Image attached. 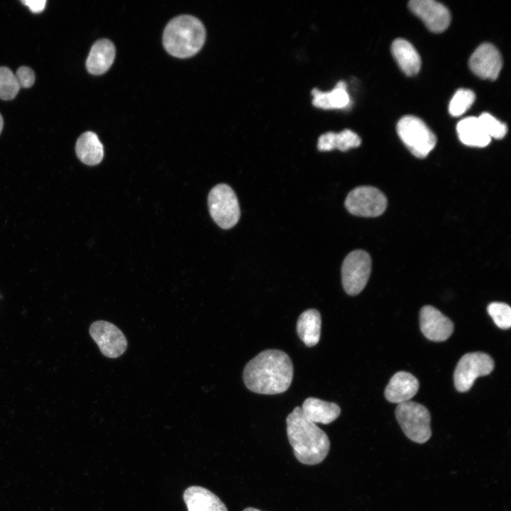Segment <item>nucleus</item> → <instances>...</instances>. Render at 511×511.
<instances>
[{
  "instance_id": "nucleus-1",
  "label": "nucleus",
  "mask_w": 511,
  "mask_h": 511,
  "mask_svg": "<svg viewBox=\"0 0 511 511\" xmlns=\"http://www.w3.org/2000/svg\"><path fill=\"white\" fill-rule=\"evenodd\" d=\"M293 378V364L290 356L278 349L259 353L245 366L243 378L251 391L263 395L285 392Z\"/></svg>"
},
{
  "instance_id": "nucleus-2",
  "label": "nucleus",
  "mask_w": 511,
  "mask_h": 511,
  "mask_svg": "<svg viewBox=\"0 0 511 511\" xmlns=\"http://www.w3.org/2000/svg\"><path fill=\"white\" fill-rule=\"evenodd\" d=\"M287 434L295 458L302 463H321L330 449L327 434L316 424L307 419L301 407H296L286 419Z\"/></svg>"
},
{
  "instance_id": "nucleus-3",
  "label": "nucleus",
  "mask_w": 511,
  "mask_h": 511,
  "mask_svg": "<svg viewBox=\"0 0 511 511\" xmlns=\"http://www.w3.org/2000/svg\"><path fill=\"white\" fill-rule=\"evenodd\" d=\"M206 31L196 17L181 15L173 18L165 26L163 43L172 56L186 58L198 53L204 45Z\"/></svg>"
},
{
  "instance_id": "nucleus-4",
  "label": "nucleus",
  "mask_w": 511,
  "mask_h": 511,
  "mask_svg": "<svg viewBox=\"0 0 511 511\" xmlns=\"http://www.w3.org/2000/svg\"><path fill=\"white\" fill-rule=\"evenodd\" d=\"M395 417L402 432L411 441L424 444L432 436L431 417L428 410L415 402L398 404Z\"/></svg>"
},
{
  "instance_id": "nucleus-5",
  "label": "nucleus",
  "mask_w": 511,
  "mask_h": 511,
  "mask_svg": "<svg viewBox=\"0 0 511 511\" xmlns=\"http://www.w3.org/2000/svg\"><path fill=\"white\" fill-rule=\"evenodd\" d=\"M397 134L417 158H424L434 149L436 138L427 124L414 116H403L397 125Z\"/></svg>"
},
{
  "instance_id": "nucleus-6",
  "label": "nucleus",
  "mask_w": 511,
  "mask_h": 511,
  "mask_svg": "<svg viewBox=\"0 0 511 511\" xmlns=\"http://www.w3.org/2000/svg\"><path fill=\"white\" fill-rule=\"evenodd\" d=\"M210 215L216 224L224 229L233 227L240 218V207L233 190L226 184L214 187L208 195Z\"/></svg>"
},
{
  "instance_id": "nucleus-7",
  "label": "nucleus",
  "mask_w": 511,
  "mask_h": 511,
  "mask_svg": "<svg viewBox=\"0 0 511 511\" xmlns=\"http://www.w3.org/2000/svg\"><path fill=\"white\" fill-rule=\"evenodd\" d=\"M494 368V361L483 352L468 353L458 361L454 373L456 389L466 392L473 386L475 380L490 374Z\"/></svg>"
},
{
  "instance_id": "nucleus-8",
  "label": "nucleus",
  "mask_w": 511,
  "mask_h": 511,
  "mask_svg": "<svg viewBox=\"0 0 511 511\" xmlns=\"http://www.w3.org/2000/svg\"><path fill=\"white\" fill-rule=\"evenodd\" d=\"M371 271V258L363 250L348 253L341 266L342 285L349 295L359 294L366 285Z\"/></svg>"
},
{
  "instance_id": "nucleus-9",
  "label": "nucleus",
  "mask_w": 511,
  "mask_h": 511,
  "mask_svg": "<svg viewBox=\"0 0 511 511\" xmlns=\"http://www.w3.org/2000/svg\"><path fill=\"white\" fill-rule=\"evenodd\" d=\"M387 199L378 189L360 186L351 191L345 200L346 209L352 214L363 217H375L387 207Z\"/></svg>"
},
{
  "instance_id": "nucleus-10",
  "label": "nucleus",
  "mask_w": 511,
  "mask_h": 511,
  "mask_svg": "<svg viewBox=\"0 0 511 511\" xmlns=\"http://www.w3.org/2000/svg\"><path fill=\"white\" fill-rule=\"evenodd\" d=\"M89 334L106 357L118 358L126 350L128 343L124 334L109 322L98 320L93 322L89 327Z\"/></svg>"
},
{
  "instance_id": "nucleus-11",
  "label": "nucleus",
  "mask_w": 511,
  "mask_h": 511,
  "mask_svg": "<svg viewBox=\"0 0 511 511\" xmlns=\"http://www.w3.org/2000/svg\"><path fill=\"white\" fill-rule=\"evenodd\" d=\"M468 65L479 77L495 80L501 70L502 60L498 50L493 45L485 43L476 49L470 57Z\"/></svg>"
},
{
  "instance_id": "nucleus-12",
  "label": "nucleus",
  "mask_w": 511,
  "mask_h": 511,
  "mask_svg": "<svg viewBox=\"0 0 511 511\" xmlns=\"http://www.w3.org/2000/svg\"><path fill=\"white\" fill-rule=\"evenodd\" d=\"M409 8L434 33H441L449 26V11L441 3L433 0H412L409 3Z\"/></svg>"
},
{
  "instance_id": "nucleus-13",
  "label": "nucleus",
  "mask_w": 511,
  "mask_h": 511,
  "mask_svg": "<svg viewBox=\"0 0 511 511\" xmlns=\"http://www.w3.org/2000/svg\"><path fill=\"white\" fill-rule=\"evenodd\" d=\"M419 326L426 338L437 342L448 339L454 331L451 319L430 305L424 306L421 309Z\"/></svg>"
},
{
  "instance_id": "nucleus-14",
  "label": "nucleus",
  "mask_w": 511,
  "mask_h": 511,
  "mask_svg": "<svg viewBox=\"0 0 511 511\" xmlns=\"http://www.w3.org/2000/svg\"><path fill=\"white\" fill-rule=\"evenodd\" d=\"M419 390V382L411 373L400 371L393 375L385 390L387 400L400 404L408 402Z\"/></svg>"
},
{
  "instance_id": "nucleus-15",
  "label": "nucleus",
  "mask_w": 511,
  "mask_h": 511,
  "mask_svg": "<svg viewBox=\"0 0 511 511\" xmlns=\"http://www.w3.org/2000/svg\"><path fill=\"white\" fill-rule=\"evenodd\" d=\"M183 499L188 511H228L218 496L200 486L187 488Z\"/></svg>"
},
{
  "instance_id": "nucleus-16",
  "label": "nucleus",
  "mask_w": 511,
  "mask_h": 511,
  "mask_svg": "<svg viewBox=\"0 0 511 511\" xmlns=\"http://www.w3.org/2000/svg\"><path fill=\"white\" fill-rule=\"evenodd\" d=\"M115 54V46L111 41L107 39L97 40L92 46L86 60L87 71L94 75L105 73L113 64Z\"/></svg>"
},
{
  "instance_id": "nucleus-17",
  "label": "nucleus",
  "mask_w": 511,
  "mask_h": 511,
  "mask_svg": "<svg viewBox=\"0 0 511 511\" xmlns=\"http://www.w3.org/2000/svg\"><path fill=\"white\" fill-rule=\"evenodd\" d=\"M301 410L304 416L314 424H328L336 419L341 413L337 404L315 397L307 398Z\"/></svg>"
},
{
  "instance_id": "nucleus-18",
  "label": "nucleus",
  "mask_w": 511,
  "mask_h": 511,
  "mask_svg": "<svg viewBox=\"0 0 511 511\" xmlns=\"http://www.w3.org/2000/svg\"><path fill=\"white\" fill-rule=\"evenodd\" d=\"M392 54L402 71L407 76L418 73L421 58L414 46L402 38L395 40L391 46Z\"/></svg>"
},
{
  "instance_id": "nucleus-19",
  "label": "nucleus",
  "mask_w": 511,
  "mask_h": 511,
  "mask_svg": "<svg viewBox=\"0 0 511 511\" xmlns=\"http://www.w3.org/2000/svg\"><path fill=\"white\" fill-rule=\"evenodd\" d=\"M322 318L315 309L303 312L297 322V332L301 341L308 347L318 344L321 334Z\"/></svg>"
},
{
  "instance_id": "nucleus-20",
  "label": "nucleus",
  "mask_w": 511,
  "mask_h": 511,
  "mask_svg": "<svg viewBox=\"0 0 511 511\" xmlns=\"http://www.w3.org/2000/svg\"><path fill=\"white\" fill-rule=\"evenodd\" d=\"M456 131L459 140L468 146L485 147L491 140L483 128L478 117L469 116L463 119L458 123Z\"/></svg>"
},
{
  "instance_id": "nucleus-21",
  "label": "nucleus",
  "mask_w": 511,
  "mask_h": 511,
  "mask_svg": "<svg viewBox=\"0 0 511 511\" xmlns=\"http://www.w3.org/2000/svg\"><path fill=\"white\" fill-rule=\"evenodd\" d=\"M75 151L78 158L88 165L99 164L104 157L103 145L97 135L92 131H87L78 138Z\"/></svg>"
},
{
  "instance_id": "nucleus-22",
  "label": "nucleus",
  "mask_w": 511,
  "mask_h": 511,
  "mask_svg": "<svg viewBox=\"0 0 511 511\" xmlns=\"http://www.w3.org/2000/svg\"><path fill=\"white\" fill-rule=\"evenodd\" d=\"M312 94L314 97L313 105L324 109H342L350 104L346 84L344 81L337 82L335 87L329 92H323L318 89H313Z\"/></svg>"
},
{
  "instance_id": "nucleus-23",
  "label": "nucleus",
  "mask_w": 511,
  "mask_h": 511,
  "mask_svg": "<svg viewBox=\"0 0 511 511\" xmlns=\"http://www.w3.org/2000/svg\"><path fill=\"white\" fill-rule=\"evenodd\" d=\"M474 92L467 89H458L453 96L449 106L451 116H459L465 113L475 101Z\"/></svg>"
},
{
  "instance_id": "nucleus-24",
  "label": "nucleus",
  "mask_w": 511,
  "mask_h": 511,
  "mask_svg": "<svg viewBox=\"0 0 511 511\" xmlns=\"http://www.w3.org/2000/svg\"><path fill=\"white\" fill-rule=\"evenodd\" d=\"M19 89L20 86L15 74L6 67H0V99H13Z\"/></svg>"
},
{
  "instance_id": "nucleus-25",
  "label": "nucleus",
  "mask_w": 511,
  "mask_h": 511,
  "mask_svg": "<svg viewBox=\"0 0 511 511\" xmlns=\"http://www.w3.org/2000/svg\"><path fill=\"white\" fill-rule=\"evenodd\" d=\"M489 315L495 324L502 329H507L511 326V309L504 302H494L487 308Z\"/></svg>"
},
{
  "instance_id": "nucleus-26",
  "label": "nucleus",
  "mask_w": 511,
  "mask_h": 511,
  "mask_svg": "<svg viewBox=\"0 0 511 511\" xmlns=\"http://www.w3.org/2000/svg\"><path fill=\"white\" fill-rule=\"evenodd\" d=\"M483 128L491 138H502L507 133V128L505 123L498 120L489 113H483L478 117Z\"/></svg>"
},
{
  "instance_id": "nucleus-27",
  "label": "nucleus",
  "mask_w": 511,
  "mask_h": 511,
  "mask_svg": "<svg viewBox=\"0 0 511 511\" xmlns=\"http://www.w3.org/2000/svg\"><path fill=\"white\" fill-rule=\"evenodd\" d=\"M360 137L353 131L345 129L340 133H334V146L341 151H346L361 145Z\"/></svg>"
},
{
  "instance_id": "nucleus-28",
  "label": "nucleus",
  "mask_w": 511,
  "mask_h": 511,
  "mask_svg": "<svg viewBox=\"0 0 511 511\" xmlns=\"http://www.w3.org/2000/svg\"><path fill=\"white\" fill-rule=\"evenodd\" d=\"M18 83L21 87H31L35 82V73L33 70L26 66L18 67L15 74Z\"/></svg>"
},
{
  "instance_id": "nucleus-29",
  "label": "nucleus",
  "mask_w": 511,
  "mask_h": 511,
  "mask_svg": "<svg viewBox=\"0 0 511 511\" xmlns=\"http://www.w3.org/2000/svg\"><path fill=\"white\" fill-rule=\"evenodd\" d=\"M21 2L27 6L31 11L35 13L42 12L46 4L45 0H22Z\"/></svg>"
},
{
  "instance_id": "nucleus-30",
  "label": "nucleus",
  "mask_w": 511,
  "mask_h": 511,
  "mask_svg": "<svg viewBox=\"0 0 511 511\" xmlns=\"http://www.w3.org/2000/svg\"><path fill=\"white\" fill-rule=\"evenodd\" d=\"M4 126V120L1 114H0V133H1V131L3 129Z\"/></svg>"
},
{
  "instance_id": "nucleus-31",
  "label": "nucleus",
  "mask_w": 511,
  "mask_h": 511,
  "mask_svg": "<svg viewBox=\"0 0 511 511\" xmlns=\"http://www.w3.org/2000/svg\"><path fill=\"white\" fill-rule=\"evenodd\" d=\"M243 511H261V510L250 507H247V508L244 509Z\"/></svg>"
}]
</instances>
